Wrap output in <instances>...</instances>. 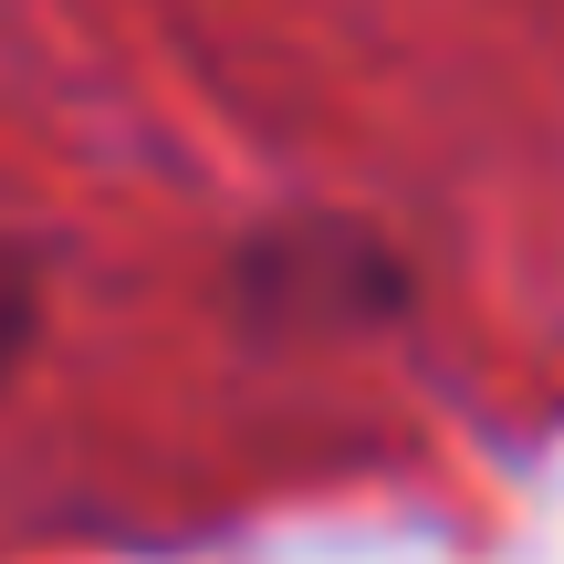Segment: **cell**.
<instances>
[{"label": "cell", "instance_id": "obj_1", "mask_svg": "<svg viewBox=\"0 0 564 564\" xmlns=\"http://www.w3.org/2000/svg\"><path fill=\"white\" fill-rule=\"evenodd\" d=\"M32 314H42V282H32V262H21L11 241H0V377H11V356L32 345Z\"/></svg>", "mask_w": 564, "mask_h": 564}]
</instances>
